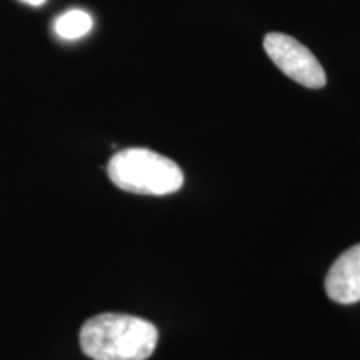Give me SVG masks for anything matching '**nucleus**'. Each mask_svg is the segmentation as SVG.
Listing matches in <instances>:
<instances>
[{
    "label": "nucleus",
    "mask_w": 360,
    "mask_h": 360,
    "mask_svg": "<svg viewBox=\"0 0 360 360\" xmlns=\"http://www.w3.org/2000/svg\"><path fill=\"white\" fill-rule=\"evenodd\" d=\"M157 342L154 323L127 314H98L80 328V347L92 360H147Z\"/></svg>",
    "instance_id": "nucleus-1"
},
{
    "label": "nucleus",
    "mask_w": 360,
    "mask_h": 360,
    "mask_svg": "<svg viewBox=\"0 0 360 360\" xmlns=\"http://www.w3.org/2000/svg\"><path fill=\"white\" fill-rule=\"evenodd\" d=\"M22 2L29 4V6H32V7H40V6H44L45 0H22Z\"/></svg>",
    "instance_id": "nucleus-6"
},
{
    "label": "nucleus",
    "mask_w": 360,
    "mask_h": 360,
    "mask_svg": "<svg viewBox=\"0 0 360 360\" xmlns=\"http://www.w3.org/2000/svg\"><path fill=\"white\" fill-rule=\"evenodd\" d=\"M94 20L85 11L72 8V11L62 13L53 24V30L60 39L75 40L87 35L92 30Z\"/></svg>",
    "instance_id": "nucleus-5"
},
{
    "label": "nucleus",
    "mask_w": 360,
    "mask_h": 360,
    "mask_svg": "<svg viewBox=\"0 0 360 360\" xmlns=\"http://www.w3.org/2000/svg\"><path fill=\"white\" fill-rule=\"evenodd\" d=\"M264 49L270 60L297 84L309 89L326 87V70L314 53L299 40L287 34L272 32L265 35Z\"/></svg>",
    "instance_id": "nucleus-3"
},
{
    "label": "nucleus",
    "mask_w": 360,
    "mask_h": 360,
    "mask_svg": "<svg viewBox=\"0 0 360 360\" xmlns=\"http://www.w3.org/2000/svg\"><path fill=\"white\" fill-rule=\"evenodd\" d=\"M326 292L337 304L360 302V244L350 247L332 264L326 277Z\"/></svg>",
    "instance_id": "nucleus-4"
},
{
    "label": "nucleus",
    "mask_w": 360,
    "mask_h": 360,
    "mask_svg": "<svg viewBox=\"0 0 360 360\" xmlns=\"http://www.w3.org/2000/svg\"><path fill=\"white\" fill-rule=\"evenodd\" d=\"M107 172L120 191L141 195H169L184 186L179 165L148 148L119 150L107 164Z\"/></svg>",
    "instance_id": "nucleus-2"
}]
</instances>
